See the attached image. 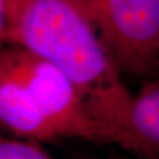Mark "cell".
<instances>
[{
	"label": "cell",
	"instance_id": "1",
	"mask_svg": "<svg viewBox=\"0 0 159 159\" xmlns=\"http://www.w3.org/2000/svg\"><path fill=\"white\" fill-rule=\"evenodd\" d=\"M7 43L59 68L118 145L133 93L80 0H7Z\"/></svg>",
	"mask_w": 159,
	"mask_h": 159
},
{
	"label": "cell",
	"instance_id": "2",
	"mask_svg": "<svg viewBox=\"0 0 159 159\" xmlns=\"http://www.w3.org/2000/svg\"><path fill=\"white\" fill-rule=\"evenodd\" d=\"M0 130L34 142L113 144L59 68L13 44L0 47Z\"/></svg>",
	"mask_w": 159,
	"mask_h": 159
},
{
	"label": "cell",
	"instance_id": "3",
	"mask_svg": "<svg viewBox=\"0 0 159 159\" xmlns=\"http://www.w3.org/2000/svg\"><path fill=\"white\" fill-rule=\"evenodd\" d=\"M121 74L159 77V0H80Z\"/></svg>",
	"mask_w": 159,
	"mask_h": 159
},
{
	"label": "cell",
	"instance_id": "4",
	"mask_svg": "<svg viewBox=\"0 0 159 159\" xmlns=\"http://www.w3.org/2000/svg\"><path fill=\"white\" fill-rule=\"evenodd\" d=\"M118 145L137 157L159 159V77L133 93Z\"/></svg>",
	"mask_w": 159,
	"mask_h": 159
},
{
	"label": "cell",
	"instance_id": "5",
	"mask_svg": "<svg viewBox=\"0 0 159 159\" xmlns=\"http://www.w3.org/2000/svg\"><path fill=\"white\" fill-rule=\"evenodd\" d=\"M0 159H52L51 156L34 142L24 138H10L0 133Z\"/></svg>",
	"mask_w": 159,
	"mask_h": 159
},
{
	"label": "cell",
	"instance_id": "6",
	"mask_svg": "<svg viewBox=\"0 0 159 159\" xmlns=\"http://www.w3.org/2000/svg\"><path fill=\"white\" fill-rule=\"evenodd\" d=\"M7 43V0H0V47Z\"/></svg>",
	"mask_w": 159,
	"mask_h": 159
},
{
	"label": "cell",
	"instance_id": "7",
	"mask_svg": "<svg viewBox=\"0 0 159 159\" xmlns=\"http://www.w3.org/2000/svg\"><path fill=\"white\" fill-rule=\"evenodd\" d=\"M104 159H148V158H142V157H120V156H117V157H108V158H104Z\"/></svg>",
	"mask_w": 159,
	"mask_h": 159
}]
</instances>
